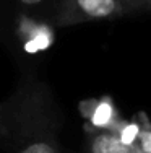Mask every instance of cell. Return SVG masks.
Listing matches in <instances>:
<instances>
[{
    "instance_id": "cell-1",
    "label": "cell",
    "mask_w": 151,
    "mask_h": 153,
    "mask_svg": "<svg viewBox=\"0 0 151 153\" xmlns=\"http://www.w3.org/2000/svg\"><path fill=\"white\" fill-rule=\"evenodd\" d=\"M62 112L46 82L28 76L0 103V145L8 153H62Z\"/></svg>"
},
{
    "instance_id": "cell-2",
    "label": "cell",
    "mask_w": 151,
    "mask_h": 153,
    "mask_svg": "<svg viewBox=\"0 0 151 153\" xmlns=\"http://www.w3.org/2000/svg\"><path fill=\"white\" fill-rule=\"evenodd\" d=\"M141 13H148V10L135 0H55L49 20L55 28H68Z\"/></svg>"
},
{
    "instance_id": "cell-3",
    "label": "cell",
    "mask_w": 151,
    "mask_h": 153,
    "mask_svg": "<svg viewBox=\"0 0 151 153\" xmlns=\"http://www.w3.org/2000/svg\"><path fill=\"white\" fill-rule=\"evenodd\" d=\"M78 112L85 119V134L116 132L119 124L124 119L116 101L109 94L81 100L78 103Z\"/></svg>"
},
{
    "instance_id": "cell-4",
    "label": "cell",
    "mask_w": 151,
    "mask_h": 153,
    "mask_svg": "<svg viewBox=\"0 0 151 153\" xmlns=\"http://www.w3.org/2000/svg\"><path fill=\"white\" fill-rule=\"evenodd\" d=\"M88 153H138L135 147L120 143L114 132L86 134Z\"/></svg>"
},
{
    "instance_id": "cell-5",
    "label": "cell",
    "mask_w": 151,
    "mask_h": 153,
    "mask_svg": "<svg viewBox=\"0 0 151 153\" xmlns=\"http://www.w3.org/2000/svg\"><path fill=\"white\" fill-rule=\"evenodd\" d=\"M140 130H141V119H140V112H138L132 119H122V122L119 124L114 134H116L120 143L127 145V147H135L136 140L140 137Z\"/></svg>"
},
{
    "instance_id": "cell-6",
    "label": "cell",
    "mask_w": 151,
    "mask_h": 153,
    "mask_svg": "<svg viewBox=\"0 0 151 153\" xmlns=\"http://www.w3.org/2000/svg\"><path fill=\"white\" fill-rule=\"evenodd\" d=\"M140 119H141V130L135 148L138 153H151V119L145 112H140Z\"/></svg>"
},
{
    "instance_id": "cell-7",
    "label": "cell",
    "mask_w": 151,
    "mask_h": 153,
    "mask_svg": "<svg viewBox=\"0 0 151 153\" xmlns=\"http://www.w3.org/2000/svg\"><path fill=\"white\" fill-rule=\"evenodd\" d=\"M16 2L23 10H34V8H39L41 5H44L47 0H16Z\"/></svg>"
},
{
    "instance_id": "cell-8",
    "label": "cell",
    "mask_w": 151,
    "mask_h": 153,
    "mask_svg": "<svg viewBox=\"0 0 151 153\" xmlns=\"http://www.w3.org/2000/svg\"><path fill=\"white\" fill-rule=\"evenodd\" d=\"M135 2H138V3H141L143 7H145L146 10H148V13L151 12V0H135Z\"/></svg>"
}]
</instances>
